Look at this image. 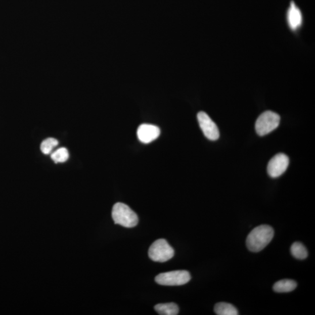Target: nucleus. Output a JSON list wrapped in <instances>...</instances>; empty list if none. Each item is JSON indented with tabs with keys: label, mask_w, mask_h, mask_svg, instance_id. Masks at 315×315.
<instances>
[{
	"label": "nucleus",
	"mask_w": 315,
	"mask_h": 315,
	"mask_svg": "<svg viewBox=\"0 0 315 315\" xmlns=\"http://www.w3.org/2000/svg\"><path fill=\"white\" fill-rule=\"evenodd\" d=\"M275 231L268 225H261L254 229L246 239V246L250 251L259 252L270 244Z\"/></svg>",
	"instance_id": "nucleus-1"
},
{
	"label": "nucleus",
	"mask_w": 315,
	"mask_h": 315,
	"mask_svg": "<svg viewBox=\"0 0 315 315\" xmlns=\"http://www.w3.org/2000/svg\"><path fill=\"white\" fill-rule=\"evenodd\" d=\"M112 215L116 224L124 227L133 228L139 222L138 216L136 212L127 205L122 203H117L114 205Z\"/></svg>",
	"instance_id": "nucleus-2"
},
{
	"label": "nucleus",
	"mask_w": 315,
	"mask_h": 315,
	"mask_svg": "<svg viewBox=\"0 0 315 315\" xmlns=\"http://www.w3.org/2000/svg\"><path fill=\"white\" fill-rule=\"evenodd\" d=\"M280 116L271 111H265L258 117L255 124L258 135L263 136L270 133L279 126Z\"/></svg>",
	"instance_id": "nucleus-3"
},
{
	"label": "nucleus",
	"mask_w": 315,
	"mask_h": 315,
	"mask_svg": "<svg viewBox=\"0 0 315 315\" xmlns=\"http://www.w3.org/2000/svg\"><path fill=\"white\" fill-rule=\"evenodd\" d=\"M174 251L164 239H159L151 245L149 250V256L152 260L158 262H165L171 259Z\"/></svg>",
	"instance_id": "nucleus-4"
},
{
	"label": "nucleus",
	"mask_w": 315,
	"mask_h": 315,
	"mask_svg": "<svg viewBox=\"0 0 315 315\" xmlns=\"http://www.w3.org/2000/svg\"><path fill=\"white\" fill-rule=\"evenodd\" d=\"M191 276L187 271H176L161 273L155 278V282L159 285L177 286L187 284Z\"/></svg>",
	"instance_id": "nucleus-5"
},
{
	"label": "nucleus",
	"mask_w": 315,
	"mask_h": 315,
	"mask_svg": "<svg viewBox=\"0 0 315 315\" xmlns=\"http://www.w3.org/2000/svg\"><path fill=\"white\" fill-rule=\"evenodd\" d=\"M289 165V158L283 153H279L273 157L267 165L268 175L273 178L278 177L286 172Z\"/></svg>",
	"instance_id": "nucleus-6"
},
{
	"label": "nucleus",
	"mask_w": 315,
	"mask_h": 315,
	"mask_svg": "<svg viewBox=\"0 0 315 315\" xmlns=\"http://www.w3.org/2000/svg\"><path fill=\"white\" fill-rule=\"evenodd\" d=\"M197 120L204 136L208 139L212 141L218 139L219 137L218 128L206 113L200 112L197 114Z\"/></svg>",
	"instance_id": "nucleus-7"
},
{
	"label": "nucleus",
	"mask_w": 315,
	"mask_h": 315,
	"mask_svg": "<svg viewBox=\"0 0 315 315\" xmlns=\"http://www.w3.org/2000/svg\"><path fill=\"white\" fill-rule=\"evenodd\" d=\"M160 132V129L155 125L143 124L139 127L137 134L140 142L149 144L158 138Z\"/></svg>",
	"instance_id": "nucleus-8"
},
{
	"label": "nucleus",
	"mask_w": 315,
	"mask_h": 315,
	"mask_svg": "<svg viewBox=\"0 0 315 315\" xmlns=\"http://www.w3.org/2000/svg\"><path fill=\"white\" fill-rule=\"evenodd\" d=\"M288 25L292 30H297L302 23V15L300 10L294 2H291L287 12Z\"/></svg>",
	"instance_id": "nucleus-9"
},
{
	"label": "nucleus",
	"mask_w": 315,
	"mask_h": 315,
	"mask_svg": "<svg viewBox=\"0 0 315 315\" xmlns=\"http://www.w3.org/2000/svg\"><path fill=\"white\" fill-rule=\"evenodd\" d=\"M297 287V283L293 280H282L273 286V290L278 293H286L294 291Z\"/></svg>",
	"instance_id": "nucleus-10"
},
{
	"label": "nucleus",
	"mask_w": 315,
	"mask_h": 315,
	"mask_svg": "<svg viewBox=\"0 0 315 315\" xmlns=\"http://www.w3.org/2000/svg\"><path fill=\"white\" fill-rule=\"evenodd\" d=\"M154 309L159 314L161 315H176L179 311V307L173 302L159 303L155 306Z\"/></svg>",
	"instance_id": "nucleus-11"
},
{
	"label": "nucleus",
	"mask_w": 315,
	"mask_h": 315,
	"mask_svg": "<svg viewBox=\"0 0 315 315\" xmlns=\"http://www.w3.org/2000/svg\"><path fill=\"white\" fill-rule=\"evenodd\" d=\"M214 312L218 315H237L238 309L231 303L226 302L217 303L214 306Z\"/></svg>",
	"instance_id": "nucleus-12"
},
{
	"label": "nucleus",
	"mask_w": 315,
	"mask_h": 315,
	"mask_svg": "<svg viewBox=\"0 0 315 315\" xmlns=\"http://www.w3.org/2000/svg\"><path fill=\"white\" fill-rule=\"evenodd\" d=\"M291 253L296 259L303 260L308 257V253L305 246L301 242H295L291 247Z\"/></svg>",
	"instance_id": "nucleus-13"
},
{
	"label": "nucleus",
	"mask_w": 315,
	"mask_h": 315,
	"mask_svg": "<svg viewBox=\"0 0 315 315\" xmlns=\"http://www.w3.org/2000/svg\"><path fill=\"white\" fill-rule=\"evenodd\" d=\"M69 158V153L66 148H60L51 155V158L55 163H63L66 162Z\"/></svg>",
	"instance_id": "nucleus-14"
},
{
	"label": "nucleus",
	"mask_w": 315,
	"mask_h": 315,
	"mask_svg": "<svg viewBox=\"0 0 315 315\" xmlns=\"http://www.w3.org/2000/svg\"><path fill=\"white\" fill-rule=\"evenodd\" d=\"M59 142L54 138H48L44 140L40 145V150L44 154L48 155L55 147L58 146Z\"/></svg>",
	"instance_id": "nucleus-15"
}]
</instances>
